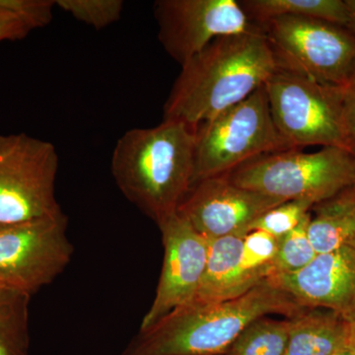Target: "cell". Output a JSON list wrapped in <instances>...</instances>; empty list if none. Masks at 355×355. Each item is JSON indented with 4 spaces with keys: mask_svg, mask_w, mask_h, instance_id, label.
<instances>
[{
    "mask_svg": "<svg viewBox=\"0 0 355 355\" xmlns=\"http://www.w3.org/2000/svg\"><path fill=\"white\" fill-rule=\"evenodd\" d=\"M243 240L241 235L209 240L207 268L195 300L220 302L254 288L243 268Z\"/></svg>",
    "mask_w": 355,
    "mask_h": 355,
    "instance_id": "5bb4252c",
    "label": "cell"
},
{
    "mask_svg": "<svg viewBox=\"0 0 355 355\" xmlns=\"http://www.w3.org/2000/svg\"><path fill=\"white\" fill-rule=\"evenodd\" d=\"M347 86H354V87H355V67L354 70V73H352V78H350L349 85Z\"/></svg>",
    "mask_w": 355,
    "mask_h": 355,
    "instance_id": "f1b7e54d",
    "label": "cell"
},
{
    "mask_svg": "<svg viewBox=\"0 0 355 355\" xmlns=\"http://www.w3.org/2000/svg\"><path fill=\"white\" fill-rule=\"evenodd\" d=\"M30 298L0 286V355H28Z\"/></svg>",
    "mask_w": 355,
    "mask_h": 355,
    "instance_id": "ac0fdd59",
    "label": "cell"
},
{
    "mask_svg": "<svg viewBox=\"0 0 355 355\" xmlns=\"http://www.w3.org/2000/svg\"><path fill=\"white\" fill-rule=\"evenodd\" d=\"M279 67L263 33L220 37L182 65L164 105V120L197 128L250 97Z\"/></svg>",
    "mask_w": 355,
    "mask_h": 355,
    "instance_id": "6da1fadb",
    "label": "cell"
},
{
    "mask_svg": "<svg viewBox=\"0 0 355 355\" xmlns=\"http://www.w3.org/2000/svg\"><path fill=\"white\" fill-rule=\"evenodd\" d=\"M275 127L293 148L338 147L355 154L343 121V88L277 67L265 84Z\"/></svg>",
    "mask_w": 355,
    "mask_h": 355,
    "instance_id": "8992f818",
    "label": "cell"
},
{
    "mask_svg": "<svg viewBox=\"0 0 355 355\" xmlns=\"http://www.w3.org/2000/svg\"><path fill=\"white\" fill-rule=\"evenodd\" d=\"M236 186L286 200L317 205L352 186L354 154L338 147L266 154L225 175Z\"/></svg>",
    "mask_w": 355,
    "mask_h": 355,
    "instance_id": "5b68a950",
    "label": "cell"
},
{
    "mask_svg": "<svg viewBox=\"0 0 355 355\" xmlns=\"http://www.w3.org/2000/svg\"><path fill=\"white\" fill-rule=\"evenodd\" d=\"M307 308L268 280L239 297L193 300L139 329L121 355H223L250 324L270 314L296 316Z\"/></svg>",
    "mask_w": 355,
    "mask_h": 355,
    "instance_id": "7a4b0ae2",
    "label": "cell"
},
{
    "mask_svg": "<svg viewBox=\"0 0 355 355\" xmlns=\"http://www.w3.org/2000/svg\"><path fill=\"white\" fill-rule=\"evenodd\" d=\"M354 161H355V154H354ZM352 191H354V193L355 196V177H354V184H352Z\"/></svg>",
    "mask_w": 355,
    "mask_h": 355,
    "instance_id": "f546056e",
    "label": "cell"
},
{
    "mask_svg": "<svg viewBox=\"0 0 355 355\" xmlns=\"http://www.w3.org/2000/svg\"><path fill=\"white\" fill-rule=\"evenodd\" d=\"M238 2L254 26L284 16L312 18L343 28L347 24L345 0H241Z\"/></svg>",
    "mask_w": 355,
    "mask_h": 355,
    "instance_id": "e0dca14e",
    "label": "cell"
},
{
    "mask_svg": "<svg viewBox=\"0 0 355 355\" xmlns=\"http://www.w3.org/2000/svg\"><path fill=\"white\" fill-rule=\"evenodd\" d=\"M287 200L236 186L226 176L202 180L191 187L178 214L207 240L245 236L256 219Z\"/></svg>",
    "mask_w": 355,
    "mask_h": 355,
    "instance_id": "7c38bea8",
    "label": "cell"
},
{
    "mask_svg": "<svg viewBox=\"0 0 355 355\" xmlns=\"http://www.w3.org/2000/svg\"><path fill=\"white\" fill-rule=\"evenodd\" d=\"M347 9V24L345 29L349 30L355 37V0H345Z\"/></svg>",
    "mask_w": 355,
    "mask_h": 355,
    "instance_id": "484cf974",
    "label": "cell"
},
{
    "mask_svg": "<svg viewBox=\"0 0 355 355\" xmlns=\"http://www.w3.org/2000/svg\"><path fill=\"white\" fill-rule=\"evenodd\" d=\"M55 146L26 133L0 135V226L62 216Z\"/></svg>",
    "mask_w": 355,
    "mask_h": 355,
    "instance_id": "52a82bcc",
    "label": "cell"
},
{
    "mask_svg": "<svg viewBox=\"0 0 355 355\" xmlns=\"http://www.w3.org/2000/svg\"><path fill=\"white\" fill-rule=\"evenodd\" d=\"M279 67L320 83L349 85L355 67V37L345 28L304 17L275 18L260 26Z\"/></svg>",
    "mask_w": 355,
    "mask_h": 355,
    "instance_id": "ba28073f",
    "label": "cell"
},
{
    "mask_svg": "<svg viewBox=\"0 0 355 355\" xmlns=\"http://www.w3.org/2000/svg\"><path fill=\"white\" fill-rule=\"evenodd\" d=\"M331 355H355V354L352 350H345V352H336V354Z\"/></svg>",
    "mask_w": 355,
    "mask_h": 355,
    "instance_id": "83f0119b",
    "label": "cell"
},
{
    "mask_svg": "<svg viewBox=\"0 0 355 355\" xmlns=\"http://www.w3.org/2000/svg\"><path fill=\"white\" fill-rule=\"evenodd\" d=\"M158 227L164 247L162 270L153 304L140 329L195 300L209 257V240L178 212L161 221Z\"/></svg>",
    "mask_w": 355,
    "mask_h": 355,
    "instance_id": "8fae6325",
    "label": "cell"
},
{
    "mask_svg": "<svg viewBox=\"0 0 355 355\" xmlns=\"http://www.w3.org/2000/svg\"><path fill=\"white\" fill-rule=\"evenodd\" d=\"M55 6L70 14L79 22L96 30L118 22L123 13L121 0H55Z\"/></svg>",
    "mask_w": 355,
    "mask_h": 355,
    "instance_id": "603a6c76",
    "label": "cell"
},
{
    "mask_svg": "<svg viewBox=\"0 0 355 355\" xmlns=\"http://www.w3.org/2000/svg\"><path fill=\"white\" fill-rule=\"evenodd\" d=\"M349 347L355 354V319L349 321Z\"/></svg>",
    "mask_w": 355,
    "mask_h": 355,
    "instance_id": "4316f807",
    "label": "cell"
},
{
    "mask_svg": "<svg viewBox=\"0 0 355 355\" xmlns=\"http://www.w3.org/2000/svg\"><path fill=\"white\" fill-rule=\"evenodd\" d=\"M293 148L275 127L265 85L196 128L193 186L266 154Z\"/></svg>",
    "mask_w": 355,
    "mask_h": 355,
    "instance_id": "277c9868",
    "label": "cell"
},
{
    "mask_svg": "<svg viewBox=\"0 0 355 355\" xmlns=\"http://www.w3.org/2000/svg\"><path fill=\"white\" fill-rule=\"evenodd\" d=\"M314 203L305 200H287L261 214L250 227V232L261 230L282 239L310 214Z\"/></svg>",
    "mask_w": 355,
    "mask_h": 355,
    "instance_id": "7402d4cb",
    "label": "cell"
},
{
    "mask_svg": "<svg viewBox=\"0 0 355 355\" xmlns=\"http://www.w3.org/2000/svg\"><path fill=\"white\" fill-rule=\"evenodd\" d=\"M196 130L163 120L132 128L114 146L111 172L128 202L157 223L176 214L193 187Z\"/></svg>",
    "mask_w": 355,
    "mask_h": 355,
    "instance_id": "3957f363",
    "label": "cell"
},
{
    "mask_svg": "<svg viewBox=\"0 0 355 355\" xmlns=\"http://www.w3.org/2000/svg\"><path fill=\"white\" fill-rule=\"evenodd\" d=\"M33 30L18 10L16 0H0V42L25 38Z\"/></svg>",
    "mask_w": 355,
    "mask_h": 355,
    "instance_id": "cb8c5ba5",
    "label": "cell"
},
{
    "mask_svg": "<svg viewBox=\"0 0 355 355\" xmlns=\"http://www.w3.org/2000/svg\"><path fill=\"white\" fill-rule=\"evenodd\" d=\"M67 217L0 226V286L32 296L55 282L71 261Z\"/></svg>",
    "mask_w": 355,
    "mask_h": 355,
    "instance_id": "9c48e42d",
    "label": "cell"
},
{
    "mask_svg": "<svg viewBox=\"0 0 355 355\" xmlns=\"http://www.w3.org/2000/svg\"><path fill=\"white\" fill-rule=\"evenodd\" d=\"M311 216L308 214L297 227L279 239L270 277L297 272L314 260L317 253L308 236Z\"/></svg>",
    "mask_w": 355,
    "mask_h": 355,
    "instance_id": "ffe728a7",
    "label": "cell"
},
{
    "mask_svg": "<svg viewBox=\"0 0 355 355\" xmlns=\"http://www.w3.org/2000/svg\"><path fill=\"white\" fill-rule=\"evenodd\" d=\"M291 320H256L236 338L224 355H286Z\"/></svg>",
    "mask_w": 355,
    "mask_h": 355,
    "instance_id": "d6986e66",
    "label": "cell"
},
{
    "mask_svg": "<svg viewBox=\"0 0 355 355\" xmlns=\"http://www.w3.org/2000/svg\"><path fill=\"white\" fill-rule=\"evenodd\" d=\"M279 240L268 233L254 230L243 240V268L252 286L263 284L272 275Z\"/></svg>",
    "mask_w": 355,
    "mask_h": 355,
    "instance_id": "44dd1931",
    "label": "cell"
},
{
    "mask_svg": "<svg viewBox=\"0 0 355 355\" xmlns=\"http://www.w3.org/2000/svg\"><path fill=\"white\" fill-rule=\"evenodd\" d=\"M154 15L159 41L181 65L217 38L257 28L236 0H158Z\"/></svg>",
    "mask_w": 355,
    "mask_h": 355,
    "instance_id": "30bf717a",
    "label": "cell"
},
{
    "mask_svg": "<svg viewBox=\"0 0 355 355\" xmlns=\"http://www.w3.org/2000/svg\"><path fill=\"white\" fill-rule=\"evenodd\" d=\"M308 236L317 254L355 250V196L352 187L312 207Z\"/></svg>",
    "mask_w": 355,
    "mask_h": 355,
    "instance_id": "2e32d148",
    "label": "cell"
},
{
    "mask_svg": "<svg viewBox=\"0 0 355 355\" xmlns=\"http://www.w3.org/2000/svg\"><path fill=\"white\" fill-rule=\"evenodd\" d=\"M343 121L355 153V87L345 86L343 94Z\"/></svg>",
    "mask_w": 355,
    "mask_h": 355,
    "instance_id": "d4e9b609",
    "label": "cell"
},
{
    "mask_svg": "<svg viewBox=\"0 0 355 355\" xmlns=\"http://www.w3.org/2000/svg\"><path fill=\"white\" fill-rule=\"evenodd\" d=\"M266 280L307 309L331 311L347 321L355 319V250L352 248L317 254L299 272Z\"/></svg>",
    "mask_w": 355,
    "mask_h": 355,
    "instance_id": "4fadbf2b",
    "label": "cell"
},
{
    "mask_svg": "<svg viewBox=\"0 0 355 355\" xmlns=\"http://www.w3.org/2000/svg\"><path fill=\"white\" fill-rule=\"evenodd\" d=\"M288 319L286 355H331L349 350V321L336 313L306 309Z\"/></svg>",
    "mask_w": 355,
    "mask_h": 355,
    "instance_id": "9a60e30c",
    "label": "cell"
}]
</instances>
